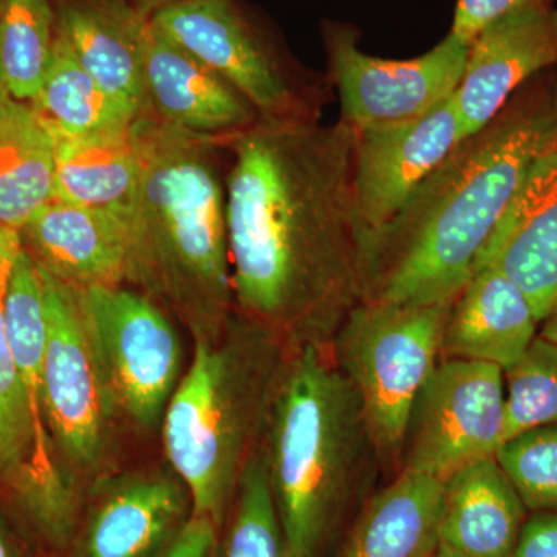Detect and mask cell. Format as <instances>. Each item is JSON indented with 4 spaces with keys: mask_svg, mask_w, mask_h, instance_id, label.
Here are the masks:
<instances>
[{
    "mask_svg": "<svg viewBox=\"0 0 557 557\" xmlns=\"http://www.w3.org/2000/svg\"><path fill=\"white\" fill-rule=\"evenodd\" d=\"M355 138L341 120H259L215 141L234 160L226 230L236 310L292 347L330 344L361 302Z\"/></svg>",
    "mask_w": 557,
    "mask_h": 557,
    "instance_id": "6da1fadb",
    "label": "cell"
},
{
    "mask_svg": "<svg viewBox=\"0 0 557 557\" xmlns=\"http://www.w3.org/2000/svg\"><path fill=\"white\" fill-rule=\"evenodd\" d=\"M556 146L555 98L547 87L516 91L362 242L361 300L453 302L528 171Z\"/></svg>",
    "mask_w": 557,
    "mask_h": 557,
    "instance_id": "7a4b0ae2",
    "label": "cell"
},
{
    "mask_svg": "<svg viewBox=\"0 0 557 557\" xmlns=\"http://www.w3.org/2000/svg\"><path fill=\"white\" fill-rule=\"evenodd\" d=\"M143 172L129 220L126 285L160 304L193 341H214L234 311L226 194L215 139L146 112L135 121Z\"/></svg>",
    "mask_w": 557,
    "mask_h": 557,
    "instance_id": "3957f363",
    "label": "cell"
},
{
    "mask_svg": "<svg viewBox=\"0 0 557 557\" xmlns=\"http://www.w3.org/2000/svg\"><path fill=\"white\" fill-rule=\"evenodd\" d=\"M262 453L289 556L321 557L380 463L361 399L330 344L289 351Z\"/></svg>",
    "mask_w": 557,
    "mask_h": 557,
    "instance_id": "277c9868",
    "label": "cell"
},
{
    "mask_svg": "<svg viewBox=\"0 0 557 557\" xmlns=\"http://www.w3.org/2000/svg\"><path fill=\"white\" fill-rule=\"evenodd\" d=\"M292 346L234 311L214 341H193L160 434L164 460L193 498L194 515L222 528L242 474L262 445Z\"/></svg>",
    "mask_w": 557,
    "mask_h": 557,
    "instance_id": "5b68a950",
    "label": "cell"
},
{
    "mask_svg": "<svg viewBox=\"0 0 557 557\" xmlns=\"http://www.w3.org/2000/svg\"><path fill=\"white\" fill-rule=\"evenodd\" d=\"M453 302L392 306L361 300L330 341L336 366L361 399L383 467L401 463L410 412L442 359Z\"/></svg>",
    "mask_w": 557,
    "mask_h": 557,
    "instance_id": "8992f818",
    "label": "cell"
},
{
    "mask_svg": "<svg viewBox=\"0 0 557 557\" xmlns=\"http://www.w3.org/2000/svg\"><path fill=\"white\" fill-rule=\"evenodd\" d=\"M17 234L0 226V509L40 557H65L87 486L33 420L5 324Z\"/></svg>",
    "mask_w": 557,
    "mask_h": 557,
    "instance_id": "52a82bcc",
    "label": "cell"
},
{
    "mask_svg": "<svg viewBox=\"0 0 557 557\" xmlns=\"http://www.w3.org/2000/svg\"><path fill=\"white\" fill-rule=\"evenodd\" d=\"M84 324L119 421L160 431L186 361L172 317L129 285L78 289Z\"/></svg>",
    "mask_w": 557,
    "mask_h": 557,
    "instance_id": "ba28073f",
    "label": "cell"
},
{
    "mask_svg": "<svg viewBox=\"0 0 557 557\" xmlns=\"http://www.w3.org/2000/svg\"><path fill=\"white\" fill-rule=\"evenodd\" d=\"M150 24L236 87L260 121H319L324 84L299 72L234 0H183Z\"/></svg>",
    "mask_w": 557,
    "mask_h": 557,
    "instance_id": "9c48e42d",
    "label": "cell"
},
{
    "mask_svg": "<svg viewBox=\"0 0 557 557\" xmlns=\"http://www.w3.org/2000/svg\"><path fill=\"white\" fill-rule=\"evenodd\" d=\"M39 271L47 324L42 364L47 421L62 463L89 487L108 472L119 418L95 362L78 288L40 267Z\"/></svg>",
    "mask_w": 557,
    "mask_h": 557,
    "instance_id": "30bf717a",
    "label": "cell"
},
{
    "mask_svg": "<svg viewBox=\"0 0 557 557\" xmlns=\"http://www.w3.org/2000/svg\"><path fill=\"white\" fill-rule=\"evenodd\" d=\"M361 32L348 22L325 21L322 42L329 83L338 89L341 121L355 131L380 129L426 115L456 94L469 44L448 35L410 60H386L362 51Z\"/></svg>",
    "mask_w": 557,
    "mask_h": 557,
    "instance_id": "8fae6325",
    "label": "cell"
},
{
    "mask_svg": "<svg viewBox=\"0 0 557 557\" xmlns=\"http://www.w3.org/2000/svg\"><path fill=\"white\" fill-rule=\"evenodd\" d=\"M504 370L471 359H440L410 412L399 471L440 480L483 458L505 442Z\"/></svg>",
    "mask_w": 557,
    "mask_h": 557,
    "instance_id": "7c38bea8",
    "label": "cell"
},
{
    "mask_svg": "<svg viewBox=\"0 0 557 557\" xmlns=\"http://www.w3.org/2000/svg\"><path fill=\"white\" fill-rule=\"evenodd\" d=\"M194 516L170 465L104 472L87 487L65 557H160Z\"/></svg>",
    "mask_w": 557,
    "mask_h": 557,
    "instance_id": "4fadbf2b",
    "label": "cell"
},
{
    "mask_svg": "<svg viewBox=\"0 0 557 557\" xmlns=\"http://www.w3.org/2000/svg\"><path fill=\"white\" fill-rule=\"evenodd\" d=\"M463 138L454 97L408 123L357 132L354 194L361 244L397 214Z\"/></svg>",
    "mask_w": 557,
    "mask_h": 557,
    "instance_id": "5bb4252c",
    "label": "cell"
},
{
    "mask_svg": "<svg viewBox=\"0 0 557 557\" xmlns=\"http://www.w3.org/2000/svg\"><path fill=\"white\" fill-rule=\"evenodd\" d=\"M557 64V7H537L491 22L469 44L454 101L465 138L486 126L520 86Z\"/></svg>",
    "mask_w": 557,
    "mask_h": 557,
    "instance_id": "9a60e30c",
    "label": "cell"
},
{
    "mask_svg": "<svg viewBox=\"0 0 557 557\" xmlns=\"http://www.w3.org/2000/svg\"><path fill=\"white\" fill-rule=\"evenodd\" d=\"M480 265L511 278L525 293L539 322L557 306V146L528 171L480 252Z\"/></svg>",
    "mask_w": 557,
    "mask_h": 557,
    "instance_id": "2e32d148",
    "label": "cell"
},
{
    "mask_svg": "<svg viewBox=\"0 0 557 557\" xmlns=\"http://www.w3.org/2000/svg\"><path fill=\"white\" fill-rule=\"evenodd\" d=\"M143 73L148 112L178 129L220 141L259 121L236 87L161 35L150 20Z\"/></svg>",
    "mask_w": 557,
    "mask_h": 557,
    "instance_id": "e0dca14e",
    "label": "cell"
},
{
    "mask_svg": "<svg viewBox=\"0 0 557 557\" xmlns=\"http://www.w3.org/2000/svg\"><path fill=\"white\" fill-rule=\"evenodd\" d=\"M40 269L78 289L126 285L129 223L119 215L51 199L20 231Z\"/></svg>",
    "mask_w": 557,
    "mask_h": 557,
    "instance_id": "ac0fdd59",
    "label": "cell"
},
{
    "mask_svg": "<svg viewBox=\"0 0 557 557\" xmlns=\"http://www.w3.org/2000/svg\"><path fill=\"white\" fill-rule=\"evenodd\" d=\"M148 27L149 17L127 0H65L57 10V35L72 57L138 116L148 112L143 73Z\"/></svg>",
    "mask_w": 557,
    "mask_h": 557,
    "instance_id": "d6986e66",
    "label": "cell"
},
{
    "mask_svg": "<svg viewBox=\"0 0 557 557\" xmlns=\"http://www.w3.org/2000/svg\"><path fill=\"white\" fill-rule=\"evenodd\" d=\"M537 318L522 292L500 270L475 267L450 306L442 359L490 362L515 368L536 339Z\"/></svg>",
    "mask_w": 557,
    "mask_h": 557,
    "instance_id": "ffe728a7",
    "label": "cell"
},
{
    "mask_svg": "<svg viewBox=\"0 0 557 557\" xmlns=\"http://www.w3.org/2000/svg\"><path fill=\"white\" fill-rule=\"evenodd\" d=\"M527 508L496 457L443 480L440 544L469 557H511Z\"/></svg>",
    "mask_w": 557,
    "mask_h": 557,
    "instance_id": "44dd1931",
    "label": "cell"
},
{
    "mask_svg": "<svg viewBox=\"0 0 557 557\" xmlns=\"http://www.w3.org/2000/svg\"><path fill=\"white\" fill-rule=\"evenodd\" d=\"M135 121L106 134L54 139L53 199L129 223L143 172Z\"/></svg>",
    "mask_w": 557,
    "mask_h": 557,
    "instance_id": "7402d4cb",
    "label": "cell"
},
{
    "mask_svg": "<svg viewBox=\"0 0 557 557\" xmlns=\"http://www.w3.org/2000/svg\"><path fill=\"white\" fill-rule=\"evenodd\" d=\"M443 480L399 471L370 498L339 557H432L440 545Z\"/></svg>",
    "mask_w": 557,
    "mask_h": 557,
    "instance_id": "603a6c76",
    "label": "cell"
},
{
    "mask_svg": "<svg viewBox=\"0 0 557 557\" xmlns=\"http://www.w3.org/2000/svg\"><path fill=\"white\" fill-rule=\"evenodd\" d=\"M54 146L30 102L0 91V226L17 236L53 199Z\"/></svg>",
    "mask_w": 557,
    "mask_h": 557,
    "instance_id": "cb8c5ba5",
    "label": "cell"
},
{
    "mask_svg": "<svg viewBox=\"0 0 557 557\" xmlns=\"http://www.w3.org/2000/svg\"><path fill=\"white\" fill-rule=\"evenodd\" d=\"M30 104L54 139L120 131L138 119L129 106L81 67L58 35L49 73Z\"/></svg>",
    "mask_w": 557,
    "mask_h": 557,
    "instance_id": "d4e9b609",
    "label": "cell"
},
{
    "mask_svg": "<svg viewBox=\"0 0 557 557\" xmlns=\"http://www.w3.org/2000/svg\"><path fill=\"white\" fill-rule=\"evenodd\" d=\"M57 39L50 0H0V91L32 102L49 73Z\"/></svg>",
    "mask_w": 557,
    "mask_h": 557,
    "instance_id": "484cf974",
    "label": "cell"
},
{
    "mask_svg": "<svg viewBox=\"0 0 557 557\" xmlns=\"http://www.w3.org/2000/svg\"><path fill=\"white\" fill-rule=\"evenodd\" d=\"M215 557H292L271 493L262 445L242 474L220 528Z\"/></svg>",
    "mask_w": 557,
    "mask_h": 557,
    "instance_id": "4316f807",
    "label": "cell"
},
{
    "mask_svg": "<svg viewBox=\"0 0 557 557\" xmlns=\"http://www.w3.org/2000/svg\"><path fill=\"white\" fill-rule=\"evenodd\" d=\"M507 373L505 442L528 429L557 424V344L534 339ZM504 442V443H505Z\"/></svg>",
    "mask_w": 557,
    "mask_h": 557,
    "instance_id": "83f0119b",
    "label": "cell"
},
{
    "mask_svg": "<svg viewBox=\"0 0 557 557\" xmlns=\"http://www.w3.org/2000/svg\"><path fill=\"white\" fill-rule=\"evenodd\" d=\"M496 460L527 509L557 512V424L508 438Z\"/></svg>",
    "mask_w": 557,
    "mask_h": 557,
    "instance_id": "f1b7e54d",
    "label": "cell"
},
{
    "mask_svg": "<svg viewBox=\"0 0 557 557\" xmlns=\"http://www.w3.org/2000/svg\"><path fill=\"white\" fill-rule=\"evenodd\" d=\"M553 5L555 0H457L449 33L465 44H471L486 25L505 14Z\"/></svg>",
    "mask_w": 557,
    "mask_h": 557,
    "instance_id": "f546056e",
    "label": "cell"
},
{
    "mask_svg": "<svg viewBox=\"0 0 557 557\" xmlns=\"http://www.w3.org/2000/svg\"><path fill=\"white\" fill-rule=\"evenodd\" d=\"M511 557H557V512H533L520 530Z\"/></svg>",
    "mask_w": 557,
    "mask_h": 557,
    "instance_id": "4dcf8cb0",
    "label": "cell"
},
{
    "mask_svg": "<svg viewBox=\"0 0 557 557\" xmlns=\"http://www.w3.org/2000/svg\"><path fill=\"white\" fill-rule=\"evenodd\" d=\"M219 533L220 528L211 519L194 515L160 557H215Z\"/></svg>",
    "mask_w": 557,
    "mask_h": 557,
    "instance_id": "1f68e13d",
    "label": "cell"
},
{
    "mask_svg": "<svg viewBox=\"0 0 557 557\" xmlns=\"http://www.w3.org/2000/svg\"><path fill=\"white\" fill-rule=\"evenodd\" d=\"M0 557H40L0 509Z\"/></svg>",
    "mask_w": 557,
    "mask_h": 557,
    "instance_id": "d6a6232c",
    "label": "cell"
},
{
    "mask_svg": "<svg viewBox=\"0 0 557 557\" xmlns=\"http://www.w3.org/2000/svg\"><path fill=\"white\" fill-rule=\"evenodd\" d=\"M127 2L150 20V16H153L157 11L174 5V3L183 2V0H127Z\"/></svg>",
    "mask_w": 557,
    "mask_h": 557,
    "instance_id": "836d02e7",
    "label": "cell"
},
{
    "mask_svg": "<svg viewBox=\"0 0 557 557\" xmlns=\"http://www.w3.org/2000/svg\"><path fill=\"white\" fill-rule=\"evenodd\" d=\"M545 324L542 327L541 338L549 341V343L557 344V306L552 310V313L544 319Z\"/></svg>",
    "mask_w": 557,
    "mask_h": 557,
    "instance_id": "e575fe53",
    "label": "cell"
},
{
    "mask_svg": "<svg viewBox=\"0 0 557 557\" xmlns=\"http://www.w3.org/2000/svg\"><path fill=\"white\" fill-rule=\"evenodd\" d=\"M432 557H469L463 555V553L456 552V549L446 547V545L440 544L437 552L434 553Z\"/></svg>",
    "mask_w": 557,
    "mask_h": 557,
    "instance_id": "d590c367",
    "label": "cell"
},
{
    "mask_svg": "<svg viewBox=\"0 0 557 557\" xmlns=\"http://www.w3.org/2000/svg\"><path fill=\"white\" fill-rule=\"evenodd\" d=\"M555 127H556V143H557V90L555 95Z\"/></svg>",
    "mask_w": 557,
    "mask_h": 557,
    "instance_id": "8d00e7d4",
    "label": "cell"
}]
</instances>
